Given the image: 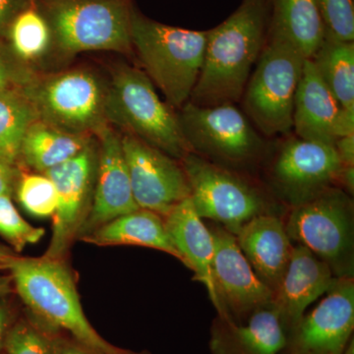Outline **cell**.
<instances>
[{"label": "cell", "mask_w": 354, "mask_h": 354, "mask_svg": "<svg viewBox=\"0 0 354 354\" xmlns=\"http://www.w3.org/2000/svg\"><path fill=\"white\" fill-rule=\"evenodd\" d=\"M268 27L267 0H242L227 20L208 30L204 62L189 102L214 106L241 101L264 48Z\"/></svg>", "instance_id": "obj_1"}, {"label": "cell", "mask_w": 354, "mask_h": 354, "mask_svg": "<svg viewBox=\"0 0 354 354\" xmlns=\"http://www.w3.org/2000/svg\"><path fill=\"white\" fill-rule=\"evenodd\" d=\"M7 271L14 291L37 318L66 330L91 353L144 354L109 344L91 325L65 261L17 255L7 264Z\"/></svg>", "instance_id": "obj_2"}, {"label": "cell", "mask_w": 354, "mask_h": 354, "mask_svg": "<svg viewBox=\"0 0 354 354\" xmlns=\"http://www.w3.org/2000/svg\"><path fill=\"white\" fill-rule=\"evenodd\" d=\"M133 53L174 111L189 102L206 50L207 31L162 24L131 11Z\"/></svg>", "instance_id": "obj_3"}, {"label": "cell", "mask_w": 354, "mask_h": 354, "mask_svg": "<svg viewBox=\"0 0 354 354\" xmlns=\"http://www.w3.org/2000/svg\"><path fill=\"white\" fill-rule=\"evenodd\" d=\"M53 35V51L64 57L85 51L134 55L131 0H35Z\"/></svg>", "instance_id": "obj_4"}, {"label": "cell", "mask_w": 354, "mask_h": 354, "mask_svg": "<svg viewBox=\"0 0 354 354\" xmlns=\"http://www.w3.org/2000/svg\"><path fill=\"white\" fill-rule=\"evenodd\" d=\"M109 125L133 135L181 160L190 148L184 139L176 111L162 102L143 70L118 64L111 70L106 102Z\"/></svg>", "instance_id": "obj_5"}, {"label": "cell", "mask_w": 354, "mask_h": 354, "mask_svg": "<svg viewBox=\"0 0 354 354\" xmlns=\"http://www.w3.org/2000/svg\"><path fill=\"white\" fill-rule=\"evenodd\" d=\"M176 114L191 152L213 164L247 174L269 153L263 135L235 104L199 106L188 102Z\"/></svg>", "instance_id": "obj_6"}, {"label": "cell", "mask_w": 354, "mask_h": 354, "mask_svg": "<svg viewBox=\"0 0 354 354\" xmlns=\"http://www.w3.org/2000/svg\"><path fill=\"white\" fill-rule=\"evenodd\" d=\"M305 59L292 44L268 32L241 97L243 113L264 136L288 134L292 129L293 104Z\"/></svg>", "instance_id": "obj_7"}, {"label": "cell", "mask_w": 354, "mask_h": 354, "mask_svg": "<svg viewBox=\"0 0 354 354\" xmlns=\"http://www.w3.org/2000/svg\"><path fill=\"white\" fill-rule=\"evenodd\" d=\"M39 118L51 127L76 135L95 137L108 127V82L95 71L77 67L41 73L23 88Z\"/></svg>", "instance_id": "obj_8"}, {"label": "cell", "mask_w": 354, "mask_h": 354, "mask_svg": "<svg viewBox=\"0 0 354 354\" xmlns=\"http://www.w3.org/2000/svg\"><path fill=\"white\" fill-rule=\"evenodd\" d=\"M198 215L236 235L255 216L278 214L271 194L247 174L230 171L190 152L180 160Z\"/></svg>", "instance_id": "obj_9"}, {"label": "cell", "mask_w": 354, "mask_h": 354, "mask_svg": "<svg viewBox=\"0 0 354 354\" xmlns=\"http://www.w3.org/2000/svg\"><path fill=\"white\" fill-rule=\"evenodd\" d=\"M285 221L293 242L329 266L335 278H354L353 196L332 186L313 199L290 208Z\"/></svg>", "instance_id": "obj_10"}, {"label": "cell", "mask_w": 354, "mask_h": 354, "mask_svg": "<svg viewBox=\"0 0 354 354\" xmlns=\"http://www.w3.org/2000/svg\"><path fill=\"white\" fill-rule=\"evenodd\" d=\"M342 164L334 145L288 137L266 165L269 190L290 208L337 186Z\"/></svg>", "instance_id": "obj_11"}, {"label": "cell", "mask_w": 354, "mask_h": 354, "mask_svg": "<svg viewBox=\"0 0 354 354\" xmlns=\"http://www.w3.org/2000/svg\"><path fill=\"white\" fill-rule=\"evenodd\" d=\"M97 165V141L93 140L68 162L46 171L57 189L53 230L44 257L65 261L87 220L94 196Z\"/></svg>", "instance_id": "obj_12"}, {"label": "cell", "mask_w": 354, "mask_h": 354, "mask_svg": "<svg viewBox=\"0 0 354 354\" xmlns=\"http://www.w3.org/2000/svg\"><path fill=\"white\" fill-rule=\"evenodd\" d=\"M209 228L215 244L211 276L216 315L243 322L254 312L272 304L274 293L256 276L235 235L218 223Z\"/></svg>", "instance_id": "obj_13"}, {"label": "cell", "mask_w": 354, "mask_h": 354, "mask_svg": "<svg viewBox=\"0 0 354 354\" xmlns=\"http://www.w3.org/2000/svg\"><path fill=\"white\" fill-rule=\"evenodd\" d=\"M133 197L140 209L162 218L190 198V186L180 160L133 135L121 133Z\"/></svg>", "instance_id": "obj_14"}, {"label": "cell", "mask_w": 354, "mask_h": 354, "mask_svg": "<svg viewBox=\"0 0 354 354\" xmlns=\"http://www.w3.org/2000/svg\"><path fill=\"white\" fill-rule=\"evenodd\" d=\"M354 330V278H337L290 333L288 354H342Z\"/></svg>", "instance_id": "obj_15"}, {"label": "cell", "mask_w": 354, "mask_h": 354, "mask_svg": "<svg viewBox=\"0 0 354 354\" xmlns=\"http://www.w3.org/2000/svg\"><path fill=\"white\" fill-rule=\"evenodd\" d=\"M95 139L97 165L94 196L78 241L104 223L140 209L133 197L121 133L108 125Z\"/></svg>", "instance_id": "obj_16"}, {"label": "cell", "mask_w": 354, "mask_h": 354, "mask_svg": "<svg viewBox=\"0 0 354 354\" xmlns=\"http://www.w3.org/2000/svg\"><path fill=\"white\" fill-rule=\"evenodd\" d=\"M291 330L274 304L243 322L216 315L209 328L211 354H288Z\"/></svg>", "instance_id": "obj_17"}, {"label": "cell", "mask_w": 354, "mask_h": 354, "mask_svg": "<svg viewBox=\"0 0 354 354\" xmlns=\"http://www.w3.org/2000/svg\"><path fill=\"white\" fill-rule=\"evenodd\" d=\"M235 237L256 276L274 295L295 248L286 232L285 221L276 214L255 216Z\"/></svg>", "instance_id": "obj_18"}, {"label": "cell", "mask_w": 354, "mask_h": 354, "mask_svg": "<svg viewBox=\"0 0 354 354\" xmlns=\"http://www.w3.org/2000/svg\"><path fill=\"white\" fill-rule=\"evenodd\" d=\"M337 278L329 266L302 245L295 244L290 264L274 295L279 316L291 330L310 304L330 290Z\"/></svg>", "instance_id": "obj_19"}, {"label": "cell", "mask_w": 354, "mask_h": 354, "mask_svg": "<svg viewBox=\"0 0 354 354\" xmlns=\"http://www.w3.org/2000/svg\"><path fill=\"white\" fill-rule=\"evenodd\" d=\"M342 108L306 58L293 104L292 128L295 136L334 145Z\"/></svg>", "instance_id": "obj_20"}, {"label": "cell", "mask_w": 354, "mask_h": 354, "mask_svg": "<svg viewBox=\"0 0 354 354\" xmlns=\"http://www.w3.org/2000/svg\"><path fill=\"white\" fill-rule=\"evenodd\" d=\"M165 228L181 263L194 272V281L207 288L213 304L214 288L211 269L215 244L209 227L198 215L190 198L177 204L164 216Z\"/></svg>", "instance_id": "obj_21"}, {"label": "cell", "mask_w": 354, "mask_h": 354, "mask_svg": "<svg viewBox=\"0 0 354 354\" xmlns=\"http://www.w3.org/2000/svg\"><path fill=\"white\" fill-rule=\"evenodd\" d=\"M79 241L102 247H145L169 254L181 262L167 234L164 218L148 209H138L118 216Z\"/></svg>", "instance_id": "obj_22"}, {"label": "cell", "mask_w": 354, "mask_h": 354, "mask_svg": "<svg viewBox=\"0 0 354 354\" xmlns=\"http://www.w3.org/2000/svg\"><path fill=\"white\" fill-rule=\"evenodd\" d=\"M95 137L62 131L38 120L28 128L21 144L18 167L46 174L79 155Z\"/></svg>", "instance_id": "obj_23"}, {"label": "cell", "mask_w": 354, "mask_h": 354, "mask_svg": "<svg viewBox=\"0 0 354 354\" xmlns=\"http://www.w3.org/2000/svg\"><path fill=\"white\" fill-rule=\"evenodd\" d=\"M268 32L281 37L305 58H311L325 36L315 0H267Z\"/></svg>", "instance_id": "obj_24"}, {"label": "cell", "mask_w": 354, "mask_h": 354, "mask_svg": "<svg viewBox=\"0 0 354 354\" xmlns=\"http://www.w3.org/2000/svg\"><path fill=\"white\" fill-rule=\"evenodd\" d=\"M344 111H354V43L326 34L313 57L309 58Z\"/></svg>", "instance_id": "obj_25"}, {"label": "cell", "mask_w": 354, "mask_h": 354, "mask_svg": "<svg viewBox=\"0 0 354 354\" xmlns=\"http://www.w3.org/2000/svg\"><path fill=\"white\" fill-rule=\"evenodd\" d=\"M38 120V113L23 88L0 90V160L18 165L23 138Z\"/></svg>", "instance_id": "obj_26"}, {"label": "cell", "mask_w": 354, "mask_h": 354, "mask_svg": "<svg viewBox=\"0 0 354 354\" xmlns=\"http://www.w3.org/2000/svg\"><path fill=\"white\" fill-rule=\"evenodd\" d=\"M6 41L14 53L32 67L53 53L50 26L36 4L15 18L9 28Z\"/></svg>", "instance_id": "obj_27"}, {"label": "cell", "mask_w": 354, "mask_h": 354, "mask_svg": "<svg viewBox=\"0 0 354 354\" xmlns=\"http://www.w3.org/2000/svg\"><path fill=\"white\" fill-rule=\"evenodd\" d=\"M14 196L22 209L35 218H53L57 208V189L44 174L21 171Z\"/></svg>", "instance_id": "obj_28"}, {"label": "cell", "mask_w": 354, "mask_h": 354, "mask_svg": "<svg viewBox=\"0 0 354 354\" xmlns=\"http://www.w3.org/2000/svg\"><path fill=\"white\" fill-rule=\"evenodd\" d=\"M12 196H0V236L16 253H21L29 245L38 243L46 234V230L35 227L23 218Z\"/></svg>", "instance_id": "obj_29"}, {"label": "cell", "mask_w": 354, "mask_h": 354, "mask_svg": "<svg viewBox=\"0 0 354 354\" xmlns=\"http://www.w3.org/2000/svg\"><path fill=\"white\" fill-rule=\"evenodd\" d=\"M7 354H59L60 349L34 323L22 320L13 324L4 344Z\"/></svg>", "instance_id": "obj_30"}, {"label": "cell", "mask_w": 354, "mask_h": 354, "mask_svg": "<svg viewBox=\"0 0 354 354\" xmlns=\"http://www.w3.org/2000/svg\"><path fill=\"white\" fill-rule=\"evenodd\" d=\"M325 32L339 41H354L353 0H315Z\"/></svg>", "instance_id": "obj_31"}, {"label": "cell", "mask_w": 354, "mask_h": 354, "mask_svg": "<svg viewBox=\"0 0 354 354\" xmlns=\"http://www.w3.org/2000/svg\"><path fill=\"white\" fill-rule=\"evenodd\" d=\"M39 73V70L25 64L14 53L6 39L0 38V90L24 88Z\"/></svg>", "instance_id": "obj_32"}, {"label": "cell", "mask_w": 354, "mask_h": 354, "mask_svg": "<svg viewBox=\"0 0 354 354\" xmlns=\"http://www.w3.org/2000/svg\"><path fill=\"white\" fill-rule=\"evenodd\" d=\"M34 4L35 0H0V38L6 39L15 18Z\"/></svg>", "instance_id": "obj_33"}, {"label": "cell", "mask_w": 354, "mask_h": 354, "mask_svg": "<svg viewBox=\"0 0 354 354\" xmlns=\"http://www.w3.org/2000/svg\"><path fill=\"white\" fill-rule=\"evenodd\" d=\"M20 167L0 160V196H14L16 183L20 174Z\"/></svg>", "instance_id": "obj_34"}, {"label": "cell", "mask_w": 354, "mask_h": 354, "mask_svg": "<svg viewBox=\"0 0 354 354\" xmlns=\"http://www.w3.org/2000/svg\"><path fill=\"white\" fill-rule=\"evenodd\" d=\"M13 325V309L8 297H0V351L4 348L6 337Z\"/></svg>", "instance_id": "obj_35"}, {"label": "cell", "mask_w": 354, "mask_h": 354, "mask_svg": "<svg viewBox=\"0 0 354 354\" xmlns=\"http://www.w3.org/2000/svg\"><path fill=\"white\" fill-rule=\"evenodd\" d=\"M335 149L342 165H354V133L337 139Z\"/></svg>", "instance_id": "obj_36"}, {"label": "cell", "mask_w": 354, "mask_h": 354, "mask_svg": "<svg viewBox=\"0 0 354 354\" xmlns=\"http://www.w3.org/2000/svg\"><path fill=\"white\" fill-rule=\"evenodd\" d=\"M337 186L346 191L351 196H353L354 165H342L339 177H337Z\"/></svg>", "instance_id": "obj_37"}, {"label": "cell", "mask_w": 354, "mask_h": 354, "mask_svg": "<svg viewBox=\"0 0 354 354\" xmlns=\"http://www.w3.org/2000/svg\"><path fill=\"white\" fill-rule=\"evenodd\" d=\"M12 291L14 288L10 274H1L0 272V297H9Z\"/></svg>", "instance_id": "obj_38"}, {"label": "cell", "mask_w": 354, "mask_h": 354, "mask_svg": "<svg viewBox=\"0 0 354 354\" xmlns=\"http://www.w3.org/2000/svg\"><path fill=\"white\" fill-rule=\"evenodd\" d=\"M17 255L10 247L0 243V264L6 265L7 268V264Z\"/></svg>", "instance_id": "obj_39"}, {"label": "cell", "mask_w": 354, "mask_h": 354, "mask_svg": "<svg viewBox=\"0 0 354 354\" xmlns=\"http://www.w3.org/2000/svg\"><path fill=\"white\" fill-rule=\"evenodd\" d=\"M59 354H93L85 348H75V346H68L64 349H60Z\"/></svg>", "instance_id": "obj_40"}, {"label": "cell", "mask_w": 354, "mask_h": 354, "mask_svg": "<svg viewBox=\"0 0 354 354\" xmlns=\"http://www.w3.org/2000/svg\"><path fill=\"white\" fill-rule=\"evenodd\" d=\"M342 354H354V337H351V341H349L348 346H346V349H344V353Z\"/></svg>", "instance_id": "obj_41"}, {"label": "cell", "mask_w": 354, "mask_h": 354, "mask_svg": "<svg viewBox=\"0 0 354 354\" xmlns=\"http://www.w3.org/2000/svg\"><path fill=\"white\" fill-rule=\"evenodd\" d=\"M4 270H7L6 266L0 264V272L4 271Z\"/></svg>", "instance_id": "obj_42"}]
</instances>
